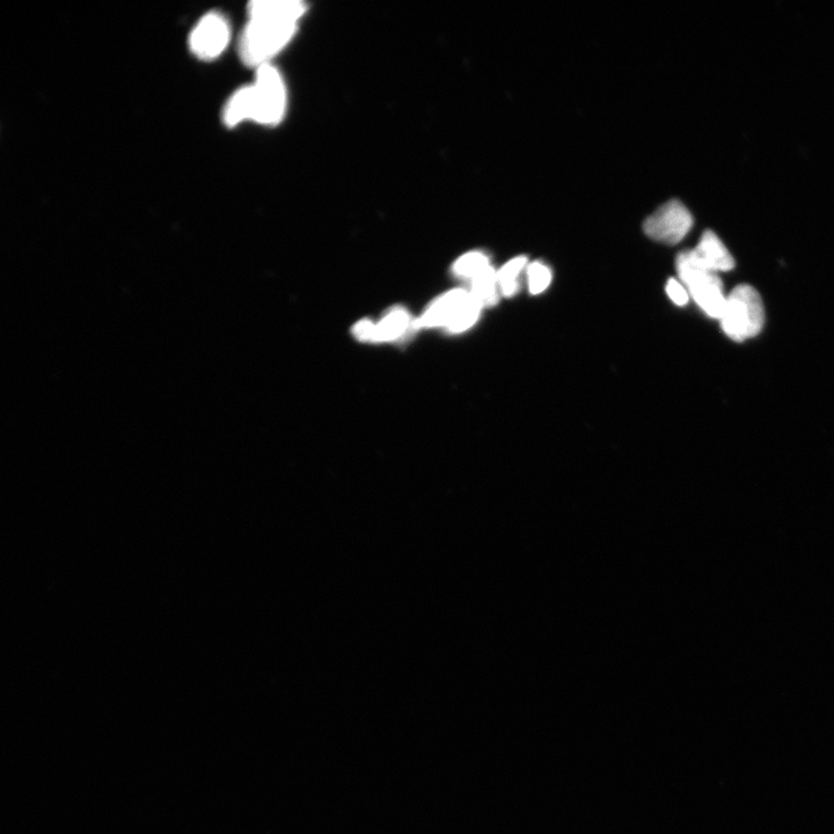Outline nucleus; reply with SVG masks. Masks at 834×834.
I'll use <instances>...</instances> for the list:
<instances>
[{"instance_id": "obj_10", "label": "nucleus", "mask_w": 834, "mask_h": 834, "mask_svg": "<svg viewBox=\"0 0 834 834\" xmlns=\"http://www.w3.org/2000/svg\"><path fill=\"white\" fill-rule=\"evenodd\" d=\"M499 291L497 272L492 266L471 281V295L482 306V309L499 302Z\"/></svg>"}, {"instance_id": "obj_5", "label": "nucleus", "mask_w": 834, "mask_h": 834, "mask_svg": "<svg viewBox=\"0 0 834 834\" xmlns=\"http://www.w3.org/2000/svg\"><path fill=\"white\" fill-rule=\"evenodd\" d=\"M693 217L689 209L678 200H672L658 208L643 224L647 236L658 243L676 245L691 231Z\"/></svg>"}, {"instance_id": "obj_13", "label": "nucleus", "mask_w": 834, "mask_h": 834, "mask_svg": "<svg viewBox=\"0 0 834 834\" xmlns=\"http://www.w3.org/2000/svg\"><path fill=\"white\" fill-rule=\"evenodd\" d=\"M481 310L482 306L471 295V298L460 307V310L445 328L451 333L465 332L477 323Z\"/></svg>"}, {"instance_id": "obj_7", "label": "nucleus", "mask_w": 834, "mask_h": 834, "mask_svg": "<svg viewBox=\"0 0 834 834\" xmlns=\"http://www.w3.org/2000/svg\"><path fill=\"white\" fill-rule=\"evenodd\" d=\"M691 253L702 267L716 274L730 272L735 267L733 255L713 231L704 232Z\"/></svg>"}, {"instance_id": "obj_12", "label": "nucleus", "mask_w": 834, "mask_h": 834, "mask_svg": "<svg viewBox=\"0 0 834 834\" xmlns=\"http://www.w3.org/2000/svg\"><path fill=\"white\" fill-rule=\"evenodd\" d=\"M528 263V258L525 256H518L504 265L499 272H497V280H499L500 292L504 297H512L518 290V277L522 270Z\"/></svg>"}, {"instance_id": "obj_16", "label": "nucleus", "mask_w": 834, "mask_h": 834, "mask_svg": "<svg viewBox=\"0 0 834 834\" xmlns=\"http://www.w3.org/2000/svg\"><path fill=\"white\" fill-rule=\"evenodd\" d=\"M376 324L371 320H362L354 327V335L360 341L373 342L375 339Z\"/></svg>"}, {"instance_id": "obj_8", "label": "nucleus", "mask_w": 834, "mask_h": 834, "mask_svg": "<svg viewBox=\"0 0 834 834\" xmlns=\"http://www.w3.org/2000/svg\"><path fill=\"white\" fill-rule=\"evenodd\" d=\"M470 298L471 292L463 289L448 292V294L438 298L419 320L414 321L413 328L448 326L451 319L460 310V307Z\"/></svg>"}, {"instance_id": "obj_6", "label": "nucleus", "mask_w": 834, "mask_h": 834, "mask_svg": "<svg viewBox=\"0 0 834 834\" xmlns=\"http://www.w3.org/2000/svg\"><path fill=\"white\" fill-rule=\"evenodd\" d=\"M231 27L228 19L218 12L206 14L189 35L188 46L192 54L204 62L216 60L228 48Z\"/></svg>"}, {"instance_id": "obj_9", "label": "nucleus", "mask_w": 834, "mask_h": 834, "mask_svg": "<svg viewBox=\"0 0 834 834\" xmlns=\"http://www.w3.org/2000/svg\"><path fill=\"white\" fill-rule=\"evenodd\" d=\"M413 321L406 310L397 307L390 311L380 323L376 324L373 342L395 341L404 336L413 327Z\"/></svg>"}, {"instance_id": "obj_11", "label": "nucleus", "mask_w": 834, "mask_h": 834, "mask_svg": "<svg viewBox=\"0 0 834 834\" xmlns=\"http://www.w3.org/2000/svg\"><path fill=\"white\" fill-rule=\"evenodd\" d=\"M489 267V259L485 253L470 252L460 256L452 270L457 277L472 281Z\"/></svg>"}, {"instance_id": "obj_4", "label": "nucleus", "mask_w": 834, "mask_h": 834, "mask_svg": "<svg viewBox=\"0 0 834 834\" xmlns=\"http://www.w3.org/2000/svg\"><path fill=\"white\" fill-rule=\"evenodd\" d=\"M677 270L684 287L689 289L700 309L709 317L721 319L728 296L724 295L720 276L702 267L691 251L678 255Z\"/></svg>"}, {"instance_id": "obj_3", "label": "nucleus", "mask_w": 834, "mask_h": 834, "mask_svg": "<svg viewBox=\"0 0 834 834\" xmlns=\"http://www.w3.org/2000/svg\"><path fill=\"white\" fill-rule=\"evenodd\" d=\"M720 320L723 332L731 340L743 342L755 338L765 324L762 297L751 285H738L727 297Z\"/></svg>"}, {"instance_id": "obj_14", "label": "nucleus", "mask_w": 834, "mask_h": 834, "mask_svg": "<svg viewBox=\"0 0 834 834\" xmlns=\"http://www.w3.org/2000/svg\"><path fill=\"white\" fill-rule=\"evenodd\" d=\"M529 289L532 295L544 292L552 281L551 270L543 263L533 262L528 268Z\"/></svg>"}, {"instance_id": "obj_1", "label": "nucleus", "mask_w": 834, "mask_h": 834, "mask_svg": "<svg viewBox=\"0 0 834 834\" xmlns=\"http://www.w3.org/2000/svg\"><path fill=\"white\" fill-rule=\"evenodd\" d=\"M287 106L284 78L268 64L256 69L253 84L241 87L231 95L223 109V122L229 128H236L245 121L274 127L284 119Z\"/></svg>"}, {"instance_id": "obj_2", "label": "nucleus", "mask_w": 834, "mask_h": 834, "mask_svg": "<svg viewBox=\"0 0 834 834\" xmlns=\"http://www.w3.org/2000/svg\"><path fill=\"white\" fill-rule=\"evenodd\" d=\"M248 21L239 39V56L247 65L259 69L272 64L273 58L294 40L298 24L247 11Z\"/></svg>"}, {"instance_id": "obj_15", "label": "nucleus", "mask_w": 834, "mask_h": 834, "mask_svg": "<svg viewBox=\"0 0 834 834\" xmlns=\"http://www.w3.org/2000/svg\"><path fill=\"white\" fill-rule=\"evenodd\" d=\"M667 292L673 303L684 306L689 303L690 294L686 291L684 284L677 280H670L667 284Z\"/></svg>"}]
</instances>
